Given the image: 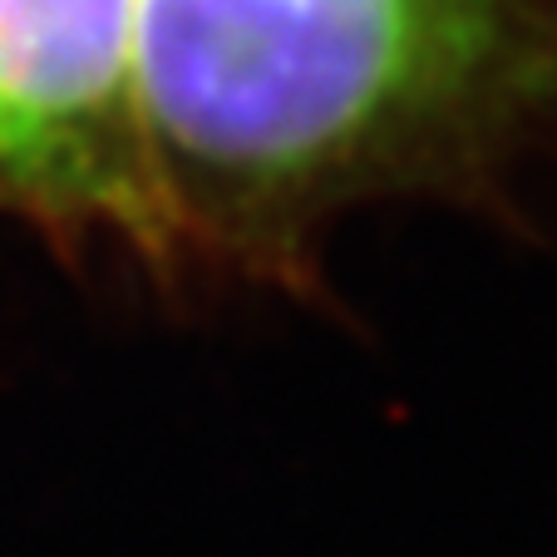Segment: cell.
<instances>
[{
	"label": "cell",
	"mask_w": 557,
	"mask_h": 557,
	"mask_svg": "<svg viewBox=\"0 0 557 557\" xmlns=\"http://www.w3.org/2000/svg\"><path fill=\"white\" fill-rule=\"evenodd\" d=\"M557 99L543 0H138L134 109L178 237L440 158Z\"/></svg>",
	"instance_id": "1"
},
{
	"label": "cell",
	"mask_w": 557,
	"mask_h": 557,
	"mask_svg": "<svg viewBox=\"0 0 557 557\" xmlns=\"http://www.w3.org/2000/svg\"><path fill=\"white\" fill-rule=\"evenodd\" d=\"M138 0H0V202L178 237L134 109Z\"/></svg>",
	"instance_id": "2"
}]
</instances>
